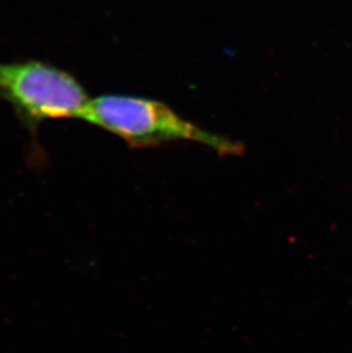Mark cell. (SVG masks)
<instances>
[{"label": "cell", "mask_w": 352, "mask_h": 353, "mask_svg": "<svg viewBox=\"0 0 352 353\" xmlns=\"http://www.w3.org/2000/svg\"><path fill=\"white\" fill-rule=\"evenodd\" d=\"M0 99L31 127L43 120L80 118L90 101L71 74L36 61L0 63Z\"/></svg>", "instance_id": "2"}, {"label": "cell", "mask_w": 352, "mask_h": 353, "mask_svg": "<svg viewBox=\"0 0 352 353\" xmlns=\"http://www.w3.org/2000/svg\"><path fill=\"white\" fill-rule=\"evenodd\" d=\"M80 118L123 139L132 148L158 147L175 141L203 144L223 156H239L243 144L204 130L159 101L108 94L88 101Z\"/></svg>", "instance_id": "1"}]
</instances>
